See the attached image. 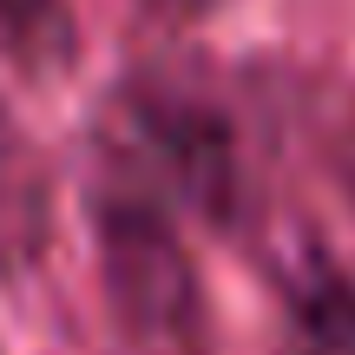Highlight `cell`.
Segmentation results:
<instances>
[{"label": "cell", "mask_w": 355, "mask_h": 355, "mask_svg": "<svg viewBox=\"0 0 355 355\" xmlns=\"http://www.w3.org/2000/svg\"><path fill=\"white\" fill-rule=\"evenodd\" d=\"M99 270L112 296L119 329L152 355H184L198 343V270L178 243V224L165 211V191L119 165L99 191Z\"/></svg>", "instance_id": "6da1fadb"}, {"label": "cell", "mask_w": 355, "mask_h": 355, "mask_svg": "<svg viewBox=\"0 0 355 355\" xmlns=\"http://www.w3.org/2000/svg\"><path fill=\"white\" fill-rule=\"evenodd\" d=\"M125 119V171H139L145 184H158L165 198L198 204L211 224H237L243 211V165H237V139H230L224 112L198 92L139 79L119 105Z\"/></svg>", "instance_id": "7a4b0ae2"}, {"label": "cell", "mask_w": 355, "mask_h": 355, "mask_svg": "<svg viewBox=\"0 0 355 355\" xmlns=\"http://www.w3.org/2000/svg\"><path fill=\"white\" fill-rule=\"evenodd\" d=\"M277 336L283 355H355V277L316 237L277 257Z\"/></svg>", "instance_id": "3957f363"}, {"label": "cell", "mask_w": 355, "mask_h": 355, "mask_svg": "<svg viewBox=\"0 0 355 355\" xmlns=\"http://www.w3.org/2000/svg\"><path fill=\"white\" fill-rule=\"evenodd\" d=\"M53 243V184L26 145L13 105L0 99V277H26Z\"/></svg>", "instance_id": "277c9868"}, {"label": "cell", "mask_w": 355, "mask_h": 355, "mask_svg": "<svg viewBox=\"0 0 355 355\" xmlns=\"http://www.w3.org/2000/svg\"><path fill=\"white\" fill-rule=\"evenodd\" d=\"M0 53L33 79L66 73L79 53L73 0H0Z\"/></svg>", "instance_id": "5b68a950"}, {"label": "cell", "mask_w": 355, "mask_h": 355, "mask_svg": "<svg viewBox=\"0 0 355 355\" xmlns=\"http://www.w3.org/2000/svg\"><path fill=\"white\" fill-rule=\"evenodd\" d=\"M152 7H165V13H198L204 0H152Z\"/></svg>", "instance_id": "8992f818"}]
</instances>
